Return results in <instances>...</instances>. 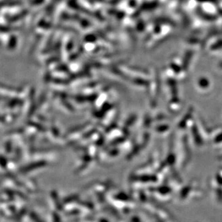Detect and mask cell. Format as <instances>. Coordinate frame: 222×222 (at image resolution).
<instances>
[{
	"mask_svg": "<svg viewBox=\"0 0 222 222\" xmlns=\"http://www.w3.org/2000/svg\"><path fill=\"white\" fill-rule=\"evenodd\" d=\"M30 217L32 218L34 222H44L42 220L40 219V218L38 217V216L36 215L35 213H30Z\"/></svg>",
	"mask_w": 222,
	"mask_h": 222,
	"instance_id": "obj_1",
	"label": "cell"
}]
</instances>
